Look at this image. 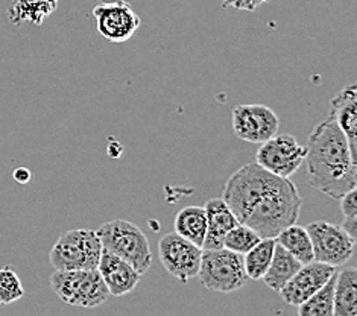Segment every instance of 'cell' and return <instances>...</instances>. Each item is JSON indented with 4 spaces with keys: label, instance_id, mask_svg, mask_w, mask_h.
Listing matches in <instances>:
<instances>
[{
    "label": "cell",
    "instance_id": "9",
    "mask_svg": "<svg viewBox=\"0 0 357 316\" xmlns=\"http://www.w3.org/2000/svg\"><path fill=\"white\" fill-rule=\"evenodd\" d=\"M158 255L169 274L185 285L198 274L202 248L174 232L160 239Z\"/></svg>",
    "mask_w": 357,
    "mask_h": 316
},
{
    "label": "cell",
    "instance_id": "19",
    "mask_svg": "<svg viewBox=\"0 0 357 316\" xmlns=\"http://www.w3.org/2000/svg\"><path fill=\"white\" fill-rule=\"evenodd\" d=\"M275 242L280 246H283L289 254H292L301 264H307L314 260L312 241L305 227L294 224L284 228L283 232H280L278 236L275 237Z\"/></svg>",
    "mask_w": 357,
    "mask_h": 316
},
{
    "label": "cell",
    "instance_id": "13",
    "mask_svg": "<svg viewBox=\"0 0 357 316\" xmlns=\"http://www.w3.org/2000/svg\"><path fill=\"white\" fill-rule=\"evenodd\" d=\"M98 271L100 272L109 295L114 296L131 294L142 278V276L128 262L105 250H102Z\"/></svg>",
    "mask_w": 357,
    "mask_h": 316
},
{
    "label": "cell",
    "instance_id": "8",
    "mask_svg": "<svg viewBox=\"0 0 357 316\" xmlns=\"http://www.w3.org/2000/svg\"><path fill=\"white\" fill-rule=\"evenodd\" d=\"M305 146L294 135L280 134L261 143L256 153V163L277 176L291 178L305 160Z\"/></svg>",
    "mask_w": 357,
    "mask_h": 316
},
{
    "label": "cell",
    "instance_id": "25",
    "mask_svg": "<svg viewBox=\"0 0 357 316\" xmlns=\"http://www.w3.org/2000/svg\"><path fill=\"white\" fill-rule=\"evenodd\" d=\"M220 5L225 8H234L239 11H248L252 13L263 3L269 2V0H219Z\"/></svg>",
    "mask_w": 357,
    "mask_h": 316
},
{
    "label": "cell",
    "instance_id": "6",
    "mask_svg": "<svg viewBox=\"0 0 357 316\" xmlns=\"http://www.w3.org/2000/svg\"><path fill=\"white\" fill-rule=\"evenodd\" d=\"M197 277L204 287L220 294L236 292L248 280L243 268V255L227 248L202 250Z\"/></svg>",
    "mask_w": 357,
    "mask_h": 316
},
{
    "label": "cell",
    "instance_id": "21",
    "mask_svg": "<svg viewBox=\"0 0 357 316\" xmlns=\"http://www.w3.org/2000/svg\"><path fill=\"white\" fill-rule=\"evenodd\" d=\"M336 274L327 281L326 286H322L318 292L298 306V316H335L333 295Z\"/></svg>",
    "mask_w": 357,
    "mask_h": 316
},
{
    "label": "cell",
    "instance_id": "22",
    "mask_svg": "<svg viewBox=\"0 0 357 316\" xmlns=\"http://www.w3.org/2000/svg\"><path fill=\"white\" fill-rule=\"evenodd\" d=\"M260 236L254 232L252 228L243 224H237L234 228L229 230V232L224 237V248L227 250L237 253V254H246L254 245L260 242Z\"/></svg>",
    "mask_w": 357,
    "mask_h": 316
},
{
    "label": "cell",
    "instance_id": "1",
    "mask_svg": "<svg viewBox=\"0 0 357 316\" xmlns=\"http://www.w3.org/2000/svg\"><path fill=\"white\" fill-rule=\"evenodd\" d=\"M222 200L239 224L248 225L261 239H275L296 224L303 206L291 179L271 174L257 163L242 166L227 179Z\"/></svg>",
    "mask_w": 357,
    "mask_h": 316
},
{
    "label": "cell",
    "instance_id": "12",
    "mask_svg": "<svg viewBox=\"0 0 357 316\" xmlns=\"http://www.w3.org/2000/svg\"><path fill=\"white\" fill-rule=\"evenodd\" d=\"M336 274V268L330 264L313 260L296 271V274L280 290L283 301L289 306H300L314 292L326 286L327 281Z\"/></svg>",
    "mask_w": 357,
    "mask_h": 316
},
{
    "label": "cell",
    "instance_id": "26",
    "mask_svg": "<svg viewBox=\"0 0 357 316\" xmlns=\"http://www.w3.org/2000/svg\"><path fill=\"white\" fill-rule=\"evenodd\" d=\"M13 178L15 179L17 183L19 184H26V183H29V179H31V172H29V169H26V167H17L14 172H13Z\"/></svg>",
    "mask_w": 357,
    "mask_h": 316
},
{
    "label": "cell",
    "instance_id": "5",
    "mask_svg": "<svg viewBox=\"0 0 357 316\" xmlns=\"http://www.w3.org/2000/svg\"><path fill=\"white\" fill-rule=\"evenodd\" d=\"M50 286L59 300L66 304L93 309L104 304L109 292L96 269L55 271L50 277Z\"/></svg>",
    "mask_w": 357,
    "mask_h": 316
},
{
    "label": "cell",
    "instance_id": "16",
    "mask_svg": "<svg viewBox=\"0 0 357 316\" xmlns=\"http://www.w3.org/2000/svg\"><path fill=\"white\" fill-rule=\"evenodd\" d=\"M335 316H357V269L345 268L336 274L333 295Z\"/></svg>",
    "mask_w": 357,
    "mask_h": 316
},
{
    "label": "cell",
    "instance_id": "17",
    "mask_svg": "<svg viewBox=\"0 0 357 316\" xmlns=\"http://www.w3.org/2000/svg\"><path fill=\"white\" fill-rule=\"evenodd\" d=\"M301 266L303 264L296 260L292 254H289L283 246H280L277 243L274 255H272V262L265 277L261 280L265 281L266 286L274 290V292H280Z\"/></svg>",
    "mask_w": 357,
    "mask_h": 316
},
{
    "label": "cell",
    "instance_id": "15",
    "mask_svg": "<svg viewBox=\"0 0 357 316\" xmlns=\"http://www.w3.org/2000/svg\"><path fill=\"white\" fill-rule=\"evenodd\" d=\"M337 126L345 134L351 149L357 153V87L347 85L330 100V113Z\"/></svg>",
    "mask_w": 357,
    "mask_h": 316
},
{
    "label": "cell",
    "instance_id": "23",
    "mask_svg": "<svg viewBox=\"0 0 357 316\" xmlns=\"http://www.w3.org/2000/svg\"><path fill=\"white\" fill-rule=\"evenodd\" d=\"M24 295L20 277L11 266L0 268V304L8 306L19 301Z\"/></svg>",
    "mask_w": 357,
    "mask_h": 316
},
{
    "label": "cell",
    "instance_id": "4",
    "mask_svg": "<svg viewBox=\"0 0 357 316\" xmlns=\"http://www.w3.org/2000/svg\"><path fill=\"white\" fill-rule=\"evenodd\" d=\"M100 254L102 243L96 230H70L59 236L49 260L55 271L96 269Z\"/></svg>",
    "mask_w": 357,
    "mask_h": 316
},
{
    "label": "cell",
    "instance_id": "3",
    "mask_svg": "<svg viewBox=\"0 0 357 316\" xmlns=\"http://www.w3.org/2000/svg\"><path fill=\"white\" fill-rule=\"evenodd\" d=\"M96 233L102 250L128 262L140 276L148 272L152 264L151 246L148 237L137 225L125 219H113L102 224Z\"/></svg>",
    "mask_w": 357,
    "mask_h": 316
},
{
    "label": "cell",
    "instance_id": "2",
    "mask_svg": "<svg viewBox=\"0 0 357 316\" xmlns=\"http://www.w3.org/2000/svg\"><path fill=\"white\" fill-rule=\"evenodd\" d=\"M305 149L304 161L314 189L333 200H341L356 189L357 153L333 117L328 116L314 125Z\"/></svg>",
    "mask_w": 357,
    "mask_h": 316
},
{
    "label": "cell",
    "instance_id": "14",
    "mask_svg": "<svg viewBox=\"0 0 357 316\" xmlns=\"http://www.w3.org/2000/svg\"><path fill=\"white\" fill-rule=\"evenodd\" d=\"M204 209H206L207 215V232L202 243V250H219V248H224L225 234L239 224V220L236 219L234 213L229 210L222 198L208 200Z\"/></svg>",
    "mask_w": 357,
    "mask_h": 316
},
{
    "label": "cell",
    "instance_id": "11",
    "mask_svg": "<svg viewBox=\"0 0 357 316\" xmlns=\"http://www.w3.org/2000/svg\"><path fill=\"white\" fill-rule=\"evenodd\" d=\"M93 17L100 37L112 43L128 41L140 28V17L123 0L98 5Z\"/></svg>",
    "mask_w": 357,
    "mask_h": 316
},
{
    "label": "cell",
    "instance_id": "20",
    "mask_svg": "<svg viewBox=\"0 0 357 316\" xmlns=\"http://www.w3.org/2000/svg\"><path fill=\"white\" fill-rule=\"evenodd\" d=\"M275 245V239H260L257 245H254L248 253L243 254V268L246 277L254 281H259L265 277L272 262V255H274Z\"/></svg>",
    "mask_w": 357,
    "mask_h": 316
},
{
    "label": "cell",
    "instance_id": "7",
    "mask_svg": "<svg viewBox=\"0 0 357 316\" xmlns=\"http://www.w3.org/2000/svg\"><path fill=\"white\" fill-rule=\"evenodd\" d=\"M312 241L313 259L330 266L339 268L351 259L356 239L342 227L326 220H314L305 227Z\"/></svg>",
    "mask_w": 357,
    "mask_h": 316
},
{
    "label": "cell",
    "instance_id": "24",
    "mask_svg": "<svg viewBox=\"0 0 357 316\" xmlns=\"http://www.w3.org/2000/svg\"><path fill=\"white\" fill-rule=\"evenodd\" d=\"M341 211L344 216L342 228L353 239H357V190L347 192L341 200Z\"/></svg>",
    "mask_w": 357,
    "mask_h": 316
},
{
    "label": "cell",
    "instance_id": "18",
    "mask_svg": "<svg viewBox=\"0 0 357 316\" xmlns=\"http://www.w3.org/2000/svg\"><path fill=\"white\" fill-rule=\"evenodd\" d=\"M175 233L184 237L195 245L202 248L207 232V215L206 209L198 206H189L178 211L174 222Z\"/></svg>",
    "mask_w": 357,
    "mask_h": 316
},
{
    "label": "cell",
    "instance_id": "10",
    "mask_svg": "<svg viewBox=\"0 0 357 316\" xmlns=\"http://www.w3.org/2000/svg\"><path fill=\"white\" fill-rule=\"evenodd\" d=\"M233 131L237 139L252 144H261L278 133L280 121L266 105L246 104L233 108Z\"/></svg>",
    "mask_w": 357,
    "mask_h": 316
}]
</instances>
